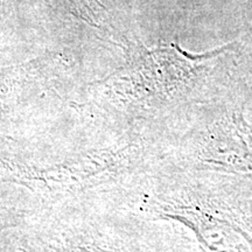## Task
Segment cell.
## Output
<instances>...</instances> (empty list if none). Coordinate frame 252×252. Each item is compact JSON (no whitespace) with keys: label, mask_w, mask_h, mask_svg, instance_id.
<instances>
[{"label":"cell","mask_w":252,"mask_h":252,"mask_svg":"<svg viewBox=\"0 0 252 252\" xmlns=\"http://www.w3.org/2000/svg\"><path fill=\"white\" fill-rule=\"evenodd\" d=\"M32 252H147L135 249H117V250H112V249H106L103 247H98L96 244H72V245H53L47 244L46 247H37L34 249Z\"/></svg>","instance_id":"6da1fadb"}]
</instances>
